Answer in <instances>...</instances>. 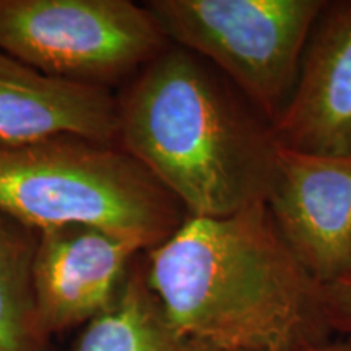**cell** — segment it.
I'll list each match as a JSON object with an SVG mask.
<instances>
[{
  "label": "cell",
  "instance_id": "4",
  "mask_svg": "<svg viewBox=\"0 0 351 351\" xmlns=\"http://www.w3.org/2000/svg\"><path fill=\"white\" fill-rule=\"evenodd\" d=\"M327 0H148L169 43L204 57L275 124Z\"/></svg>",
  "mask_w": 351,
  "mask_h": 351
},
{
  "label": "cell",
  "instance_id": "2",
  "mask_svg": "<svg viewBox=\"0 0 351 351\" xmlns=\"http://www.w3.org/2000/svg\"><path fill=\"white\" fill-rule=\"evenodd\" d=\"M117 137L189 217L265 202L276 168L274 122L204 57L169 43L116 91Z\"/></svg>",
  "mask_w": 351,
  "mask_h": 351
},
{
  "label": "cell",
  "instance_id": "12",
  "mask_svg": "<svg viewBox=\"0 0 351 351\" xmlns=\"http://www.w3.org/2000/svg\"><path fill=\"white\" fill-rule=\"evenodd\" d=\"M324 311L332 332L351 337V275L324 287Z\"/></svg>",
  "mask_w": 351,
  "mask_h": 351
},
{
  "label": "cell",
  "instance_id": "3",
  "mask_svg": "<svg viewBox=\"0 0 351 351\" xmlns=\"http://www.w3.org/2000/svg\"><path fill=\"white\" fill-rule=\"evenodd\" d=\"M0 210L36 231L75 223L104 228L145 252L189 217L119 145L73 134L0 142Z\"/></svg>",
  "mask_w": 351,
  "mask_h": 351
},
{
  "label": "cell",
  "instance_id": "11",
  "mask_svg": "<svg viewBox=\"0 0 351 351\" xmlns=\"http://www.w3.org/2000/svg\"><path fill=\"white\" fill-rule=\"evenodd\" d=\"M38 231L0 210V351H43L32 291Z\"/></svg>",
  "mask_w": 351,
  "mask_h": 351
},
{
  "label": "cell",
  "instance_id": "13",
  "mask_svg": "<svg viewBox=\"0 0 351 351\" xmlns=\"http://www.w3.org/2000/svg\"><path fill=\"white\" fill-rule=\"evenodd\" d=\"M302 351H351V337L345 335V339L341 340H327L324 343L307 346Z\"/></svg>",
  "mask_w": 351,
  "mask_h": 351
},
{
  "label": "cell",
  "instance_id": "1",
  "mask_svg": "<svg viewBox=\"0 0 351 351\" xmlns=\"http://www.w3.org/2000/svg\"><path fill=\"white\" fill-rule=\"evenodd\" d=\"M143 258L171 322L215 351H302L330 340L324 285L285 243L265 202L187 217Z\"/></svg>",
  "mask_w": 351,
  "mask_h": 351
},
{
  "label": "cell",
  "instance_id": "8",
  "mask_svg": "<svg viewBox=\"0 0 351 351\" xmlns=\"http://www.w3.org/2000/svg\"><path fill=\"white\" fill-rule=\"evenodd\" d=\"M274 127L289 150L351 155V0L326 2L319 13L295 91Z\"/></svg>",
  "mask_w": 351,
  "mask_h": 351
},
{
  "label": "cell",
  "instance_id": "6",
  "mask_svg": "<svg viewBox=\"0 0 351 351\" xmlns=\"http://www.w3.org/2000/svg\"><path fill=\"white\" fill-rule=\"evenodd\" d=\"M265 205L285 243L320 285L351 275V155L280 145Z\"/></svg>",
  "mask_w": 351,
  "mask_h": 351
},
{
  "label": "cell",
  "instance_id": "10",
  "mask_svg": "<svg viewBox=\"0 0 351 351\" xmlns=\"http://www.w3.org/2000/svg\"><path fill=\"white\" fill-rule=\"evenodd\" d=\"M143 256L134 262L116 301L86 324L69 351H215L171 322L147 282Z\"/></svg>",
  "mask_w": 351,
  "mask_h": 351
},
{
  "label": "cell",
  "instance_id": "9",
  "mask_svg": "<svg viewBox=\"0 0 351 351\" xmlns=\"http://www.w3.org/2000/svg\"><path fill=\"white\" fill-rule=\"evenodd\" d=\"M60 134L116 143V91L57 80L0 51V142Z\"/></svg>",
  "mask_w": 351,
  "mask_h": 351
},
{
  "label": "cell",
  "instance_id": "5",
  "mask_svg": "<svg viewBox=\"0 0 351 351\" xmlns=\"http://www.w3.org/2000/svg\"><path fill=\"white\" fill-rule=\"evenodd\" d=\"M169 46L132 0H0V51L57 80L116 91Z\"/></svg>",
  "mask_w": 351,
  "mask_h": 351
},
{
  "label": "cell",
  "instance_id": "7",
  "mask_svg": "<svg viewBox=\"0 0 351 351\" xmlns=\"http://www.w3.org/2000/svg\"><path fill=\"white\" fill-rule=\"evenodd\" d=\"M145 251L134 241L93 225L38 231L32 265L34 317L44 340L93 320L119 296Z\"/></svg>",
  "mask_w": 351,
  "mask_h": 351
}]
</instances>
